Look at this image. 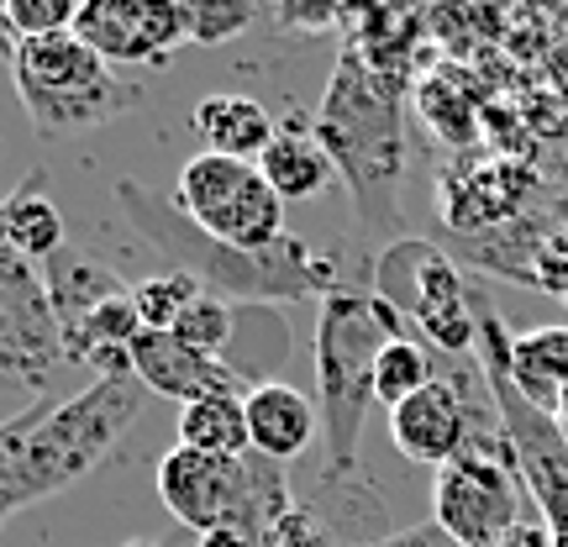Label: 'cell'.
<instances>
[{
	"label": "cell",
	"mask_w": 568,
	"mask_h": 547,
	"mask_svg": "<svg viewBox=\"0 0 568 547\" xmlns=\"http://www.w3.org/2000/svg\"><path fill=\"white\" fill-rule=\"evenodd\" d=\"M142 401L148 389L126 374V379H95L69 401L42 395L11 422H0V527L17 510L95 474L111 458V447L132 432Z\"/></svg>",
	"instance_id": "obj_1"
},
{
	"label": "cell",
	"mask_w": 568,
	"mask_h": 547,
	"mask_svg": "<svg viewBox=\"0 0 568 547\" xmlns=\"http://www.w3.org/2000/svg\"><path fill=\"white\" fill-rule=\"evenodd\" d=\"M122 216L138 226L148 243L159 247L169 264L190 274L205 295H222L226 305H280V301H311V295H337V259L316 253L305 237L284 232L268 247H232L205 237L201 226L184 216L174 201H163L138 180L116 184Z\"/></svg>",
	"instance_id": "obj_2"
},
{
	"label": "cell",
	"mask_w": 568,
	"mask_h": 547,
	"mask_svg": "<svg viewBox=\"0 0 568 547\" xmlns=\"http://www.w3.org/2000/svg\"><path fill=\"white\" fill-rule=\"evenodd\" d=\"M316 142L353 195L358 226L395 237L400 232V195H406V117L400 90L385 84L353 48L332 69V84L316 111Z\"/></svg>",
	"instance_id": "obj_3"
},
{
	"label": "cell",
	"mask_w": 568,
	"mask_h": 547,
	"mask_svg": "<svg viewBox=\"0 0 568 547\" xmlns=\"http://www.w3.org/2000/svg\"><path fill=\"white\" fill-rule=\"evenodd\" d=\"M406 326L379 295L337 290L322 301L316 316V395H322V443L332 474L358 468L364 447V416L374 401V358L389 337H400Z\"/></svg>",
	"instance_id": "obj_4"
},
{
	"label": "cell",
	"mask_w": 568,
	"mask_h": 547,
	"mask_svg": "<svg viewBox=\"0 0 568 547\" xmlns=\"http://www.w3.org/2000/svg\"><path fill=\"white\" fill-rule=\"evenodd\" d=\"M159 500L190 531L243 537L247 547H264L268 527L290 510V485L284 464H268L258 453L211 458L195 447H174L159 464Z\"/></svg>",
	"instance_id": "obj_5"
},
{
	"label": "cell",
	"mask_w": 568,
	"mask_h": 547,
	"mask_svg": "<svg viewBox=\"0 0 568 547\" xmlns=\"http://www.w3.org/2000/svg\"><path fill=\"white\" fill-rule=\"evenodd\" d=\"M11 80H17L21 111H27L38 138L95 132V126H105L111 117H122L142 101L138 84L122 80L80 32L21 42Z\"/></svg>",
	"instance_id": "obj_6"
},
{
	"label": "cell",
	"mask_w": 568,
	"mask_h": 547,
	"mask_svg": "<svg viewBox=\"0 0 568 547\" xmlns=\"http://www.w3.org/2000/svg\"><path fill=\"white\" fill-rule=\"evenodd\" d=\"M374 295L437 358H474V347H479V322H474L479 290H468L453 253H443L437 243L395 237L374 259Z\"/></svg>",
	"instance_id": "obj_7"
},
{
	"label": "cell",
	"mask_w": 568,
	"mask_h": 547,
	"mask_svg": "<svg viewBox=\"0 0 568 547\" xmlns=\"http://www.w3.org/2000/svg\"><path fill=\"white\" fill-rule=\"evenodd\" d=\"M174 205L205 237L232 247H268L284 237V201L264 180L258 163L222 159V153H195L180 169Z\"/></svg>",
	"instance_id": "obj_8"
},
{
	"label": "cell",
	"mask_w": 568,
	"mask_h": 547,
	"mask_svg": "<svg viewBox=\"0 0 568 547\" xmlns=\"http://www.w3.org/2000/svg\"><path fill=\"white\" fill-rule=\"evenodd\" d=\"M521 495L510 453H458L432 479V527L458 547H500L521 527Z\"/></svg>",
	"instance_id": "obj_9"
},
{
	"label": "cell",
	"mask_w": 568,
	"mask_h": 547,
	"mask_svg": "<svg viewBox=\"0 0 568 547\" xmlns=\"http://www.w3.org/2000/svg\"><path fill=\"white\" fill-rule=\"evenodd\" d=\"M69 364L63 326L53 316L48 284L32 264H0V379L27 389H53V374Z\"/></svg>",
	"instance_id": "obj_10"
},
{
	"label": "cell",
	"mask_w": 568,
	"mask_h": 547,
	"mask_svg": "<svg viewBox=\"0 0 568 547\" xmlns=\"http://www.w3.org/2000/svg\"><path fill=\"white\" fill-rule=\"evenodd\" d=\"M111 69L122 63H163L180 42H190V11L174 0H90L74 21Z\"/></svg>",
	"instance_id": "obj_11"
},
{
	"label": "cell",
	"mask_w": 568,
	"mask_h": 547,
	"mask_svg": "<svg viewBox=\"0 0 568 547\" xmlns=\"http://www.w3.org/2000/svg\"><path fill=\"white\" fill-rule=\"evenodd\" d=\"M132 379L148 395L180 401V406H195L205 395H237V379L216 358H201L174 332H148V326L132 337Z\"/></svg>",
	"instance_id": "obj_12"
},
{
	"label": "cell",
	"mask_w": 568,
	"mask_h": 547,
	"mask_svg": "<svg viewBox=\"0 0 568 547\" xmlns=\"http://www.w3.org/2000/svg\"><path fill=\"white\" fill-rule=\"evenodd\" d=\"M243 411H247V443L258 458L268 464H290V458H301L305 447L316 443V406L305 401L295 385H258L243 395Z\"/></svg>",
	"instance_id": "obj_13"
},
{
	"label": "cell",
	"mask_w": 568,
	"mask_h": 547,
	"mask_svg": "<svg viewBox=\"0 0 568 547\" xmlns=\"http://www.w3.org/2000/svg\"><path fill=\"white\" fill-rule=\"evenodd\" d=\"M506 374L527 406L558 416L568 395V326H537L527 337H510Z\"/></svg>",
	"instance_id": "obj_14"
},
{
	"label": "cell",
	"mask_w": 568,
	"mask_h": 547,
	"mask_svg": "<svg viewBox=\"0 0 568 547\" xmlns=\"http://www.w3.org/2000/svg\"><path fill=\"white\" fill-rule=\"evenodd\" d=\"M284 358H290V326H284L280 305H237L232 322V343L222 353V368L237 385H274Z\"/></svg>",
	"instance_id": "obj_15"
},
{
	"label": "cell",
	"mask_w": 568,
	"mask_h": 547,
	"mask_svg": "<svg viewBox=\"0 0 568 547\" xmlns=\"http://www.w3.org/2000/svg\"><path fill=\"white\" fill-rule=\"evenodd\" d=\"M190 126L201 132L205 153H222V159H243V163H258L264 148L274 142V117L253 95H205L195 105Z\"/></svg>",
	"instance_id": "obj_16"
},
{
	"label": "cell",
	"mask_w": 568,
	"mask_h": 547,
	"mask_svg": "<svg viewBox=\"0 0 568 547\" xmlns=\"http://www.w3.org/2000/svg\"><path fill=\"white\" fill-rule=\"evenodd\" d=\"M258 169H264V180L274 184L280 201H311V195H322L326 184L337 180L326 148L316 142V132H305V126H280L274 142L264 148Z\"/></svg>",
	"instance_id": "obj_17"
},
{
	"label": "cell",
	"mask_w": 568,
	"mask_h": 547,
	"mask_svg": "<svg viewBox=\"0 0 568 547\" xmlns=\"http://www.w3.org/2000/svg\"><path fill=\"white\" fill-rule=\"evenodd\" d=\"M0 232H6V243H11V253L17 259H53V253H63V216L59 205L48 201V190H42V180H27L17 184L6 201H0Z\"/></svg>",
	"instance_id": "obj_18"
},
{
	"label": "cell",
	"mask_w": 568,
	"mask_h": 547,
	"mask_svg": "<svg viewBox=\"0 0 568 547\" xmlns=\"http://www.w3.org/2000/svg\"><path fill=\"white\" fill-rule=\"evenodd\" d=\"M180 447H195V453H211V458L253 453L243 395H205L195 406H180Z\"/></svg>",
	"instance_id": "obj_19"
},
{
	"label": "cell",
	"mask_w": 568,
	"mask_h": 547,
	"mask_svg": "<svg viewBox=\"0 0 568 547\" xmlns=\"http://www.w3.org/2000/svg\"><path fill=\"white\" fill-rule=\"evenodd\" d=\"M437 379V353L426 343H416L410 332L400 337H389L379 347V358H374V401L385 411H395L400 401H410L416 389H426Z\"/></svg>",
	"instance_id": "obj_20"
},
{
	"label": "cell",
	"mask_w": 568,
	"mask_h": 547,
	"mask_svg": "<svg viewBox=\"0 0 568 547\" xmlns=\"http://www.w3.org/2000/svg\"><path fill=\"white\" fill-rule=\"evenodd\" d=\"M205 290L190 274H180V269H169V274H153V280L132 284V301H138V316L148 332H174V322H180L190 305L201 301Z\"/></svg>",
	"instance_id": "obj_21"
},
{
	"label": "cell",
	"mask_w": 568,
	"mask_h": 547,
	"mask_svg": "<svg viewBox=\"0 0 568 547\" xmlns=\"http://www.w3.org/2000/svg\"><path fill=\"white\" fill-rule=\"evenodd\" d=\"M232 322H237V305H226L222 295H201V301L174 322V337H180L190 353H201V358H216V364H222L226 343H232Z\"/></svg>",
	"instance_id": "obj_22"
},
{
	"label": "cell",
	"mask_w": 568,
	"mask_h": 547,
	"mask_svg": "<svg viewBox=\"0 0 568 547\" xmlns=\"http://www.w3.org/2000/svg\"><path fill=\"white\" fill-rule=\"evenodd\" d=\"M6 11H11V27H17L21 42L74 32V21H80V6H74V0H6Z\"/></svg>",
	"instance_id": "obj_23"
},
{
	"label": "cell",
	"mask_w": 568,
	"mask_h": 547,
	"mask_svg": "<svg viewBox=\"0 0 568 547\" xmlns=\"http://www.w3.org/2000/svg\"><path fill=\"white\" fill-rule=\"evenodd\" d=\"M184 11H190V42H201V48L232 42L253 21V6H237V0H195Z\"/></svg>",
	"instance_id": "obj_24"
},
{
	"label": "cell",
	"mask_w": 568,
	"mask_h": 547,
	"mask_svg": "<svg viewBox=\"0 0 568 547\" xmlns=\"http://www.w3.org/2000/svg\"><path fill=\"white\" fill-rule=\"evenodd\" d=\"M527 280L568 301V226H552V232H542V237L531 243V274Z\"/></svg>",
	"instance_id": "obj_25"
},
{
	"label": "cell",
	"mask_w": 568,
	"mask_h": 547,
	"mask_svg": "<svg viewBox=\"0 0 568 547\" xmlns=\"http://www.w3.org/2000/svg\"><path fill=\"white\" fill-rule=\"evenodd\" d=\"M264 547H337V543H332L326 521H322V516H316L311 506H290L280 521L268 527Z\"/></svg>",
	"instance_id": "obj_26"
},
{
	"label": "cell",
	"mask_w": 568,
	"mask_h": 547,
	"mask_svg": "<svg viewBox=\"0 0 568 547\" xmlns=\"http://www.w3.org/2000/svg\"><path fill=\"white\" fill-rule=\"evenodd\" d=\"M374 547H458V543H447L443 531L432 527H410V531H400V537H385V543H374Z\"/></svg>",
	"instance_id": "obj_27"
},
{
	"label": "cell",
	"mask_w": 568,
	"mask_h": 547,
	"mask_svg": "<svg viewBox=\"0 0 568 547\" xmlns=\"http://www.w3.org/2000/svg\"><path fill=\"white\" fill-rule=\"evenodd\" d=\"M17 53H21V38H17V27H11V11L0 6V59L17 63Z\"/></svg>",
	"instance_id": "obj_28"
},
{
	"label": "cell",
	"mask_w": 568,
	"mask_h": 547,
	"mask_svg": "<svg viewBox=\"0 0 568 547\" xmlns=\"http://www.w3.org/2000/svg\"><path fill=\"white\" fill-rule=\"evenodd\" d=\"M552 422H558V432H564V443H568V395H564V406H558V416H552Z\"/></svg>",
	"instance_id": "obj_29"
},
{
	"label": "cell",
	"mask_w": 568,
	"mask_h": 547,
	"mask_svg": "<svg viewBox=\"0 0 568 547\" xmlns=\"http://www.w3.org/2000/svg\"><path fill=\"white\" fill-rule=\"evenodd\" d=\"M126 547H148V543H126Z\"/></svg>",
	"instance_id": "obj_30"
}]
</instances>
